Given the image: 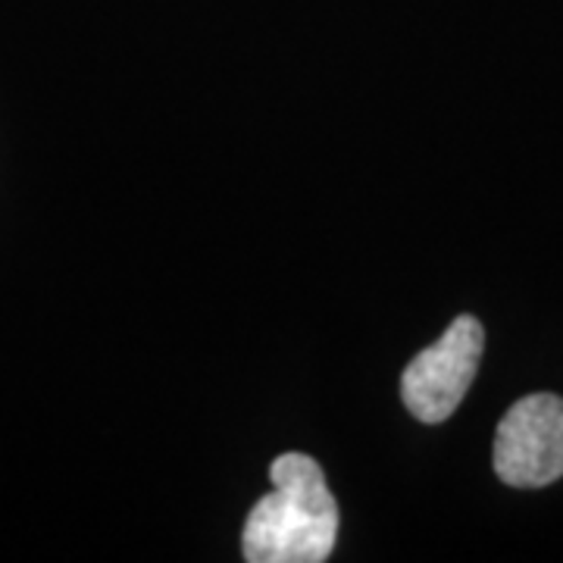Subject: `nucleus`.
Returning <instances> with one entry per match:
<instances>
[{"mask_svg": "<svg viewBox=\"0 0 563 563\" xmlns=\"http://www.w3.org/2000/svg\"><path fill=\"white\" fill-rule=\"evenodd\" d=\"M485 329L476 317H457L442 339L407 363L401 398L407 410L426 426L444 422L457 407L483 361Z\"/></svg>", "mask_w": 563, "mask_h": 563, "instance_id": "2", "label": "nucleus"}, {"mask_svg": "<svg viewBox=\"0 0 563 563\" xmlns=\"http://www.w3.org/2000/svg\"><path fill=\"white\" fill-rule=\"evenodd\" d=\"M495 473L514 488H542L563 476V398L526 395L498 422Z\"/></svg>", "mask_w": 563, "mask_h": 563, "instance_id": "3", "label": "nucleus"}, {"mask_svg": "<svg viewBox=\"0 0 563 563\" xmlns=\"http://www.w3.org/2000/svg\"><path fill=\"white\" fill-rule=\"evenodd\" d=\"M273 492L247 514L242 554L247 563H322L339 539V504L320 463L282 454L269 466Z\"/></svg>", "mask_w": 563, "mask_h": 563, "instance_id": "1", "label": "nucleus"}]
</instances>
